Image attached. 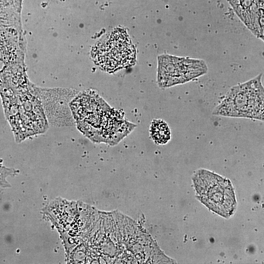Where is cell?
I'll return each instance as SVG.
<instances>
[{"label":"cell","mask_w":264,"mask_h":264,"mask_svg":"<svg viewBox=\"0 0 264 264\" xmlns=\"http://www.w3.org/2000/svg\"><path fill=\"white\" fill-rule=\"evenodd\" d=\"M31 82L24 89L0 94L5 118L17 143L44 133L49 123Z\"/></svg>","instance_id":"cell-1"},{"label":"cell","mask_w":264,"mask_h":264,"mask_svg":"<svg viewBox=\"0 0 264 264\" xmlns=\"http://www.w3.org/2000/svg\"><path fill=\"white\" fill-rule=\"evenodd\" d=\"M262 74L232 87L212 114L264 121V89Z\"/></svg>","instance_id":"cell-2"},{"label":"cell","mask_w":264,"mask_h":264,"mask_svg":"<svg viewBox=\"0 0 264 264\" xmlns=\"http://www.w3.org/2000/svg\"><path fill=\"white\" fill-rule=\"evenodd\" d=\"M193 180L199 199L206 207L224 218L233 214L237 203L229 180L204 169L197 171Z\"/></svg>","instance_id":"cell-3"},{"label":"cell","mask_w":264,"mask_h":264,"mask_svg":"<svg viewBox=\"0 0 264 264\" xmlns=\"http://www.w3.org/2000/svg\"><path fill=\"white\" fill-rule=\"evenodd\" d=\"M91 57L103 70L114 72L133 65L136 50L126 31L117 28L98 42L91 48Z\"/></svg>","instance_id":"cell-4"},{"label":"cell","mask_w":264,"mask_h":264,"mask_svg":"<svg viewBox=\"0 0 264 264\" xmlns=\"http://www.w3.org/2000/svg\"><path fill=\"white\" fill-rule=\"evenodd\" d=\"M73 119L78 129L95 142L110 106L91 89L78 92L69 103Z\"/></svg>","instance_id":"cell-5"},{"label":"cell","mask_w":264,"mask_h":264,"mask_svg":"<svg viewBox=\"0 0 264 264\" xmlns=\"http://www.w3.org/2000/svg\"><path fill=\"white\" fill-rule=\"evenodd\" d=\"M207 71L206 63L201 59L166 54L157 57V82L161 88L185 84Z\"/></svg>","instance_id":"cell-6"},{"label":"cell","mask_w":264,"mask_h":264,"mask_svg":"<svg viewBox=\"0 0 264 264\" xmlns=\"http://www.w3.org/2000/svg\"><path fill=\"white\" fill-rule=\"evenodd\" d=\"M34 93L41 100L48 123L55 125H69L73 119L69 103L77 94V90L63 88H42L32 85Z\"/></svg>","instance_id":"cell-7"},{"label":"cell","mask_w":264,"mask_h":264,"mask_svg":"<svg viewBox=\"0 0 264 264\" xmlns=\"http://www.w3.org/2000/svg\"><path fill=\"white\" fill-rule=\"evenodd\" d=\"M26 41L23 29L0 27V76L25 62Z\"/></svg>","instance_id":"cell-8"},{"label":"cell","mask_w":264,"mask_h":264,"mask_svg":"<svg viewBox=\"0 0 264 264\" xmlns=\"http://www.w3.org/2000/svg\"><path fill=\"white\" fill-rule=\"evenodd\" d=\"M152 140L157 145H165L171 139V131L168 124L161 119H153L149 130Z\"/></svg>","instance_id":"cell-9"}]
</instances>
